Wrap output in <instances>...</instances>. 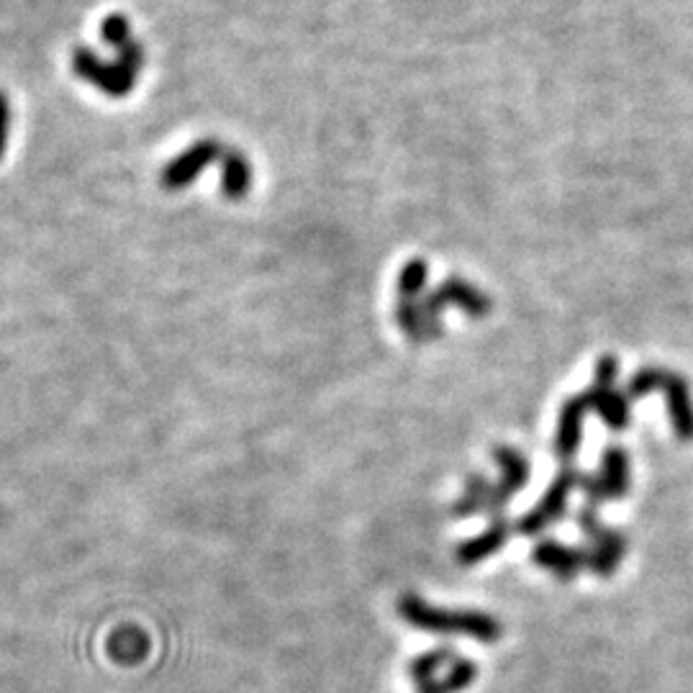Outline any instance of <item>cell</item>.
<instances>
[{"label":"cell","mask_w":693,"mask_h":693,"mask_svg":"<svg viewBox=\"0 0 693 693\" xmlns=\"http://www.w3.org/2000/svg\"><path fill=\"white\" fill-rule=\"evenodd\" d=\"M663 380H665L663 370H658V368L640 370V373H637L632 380H629L627 393H624V396L629 398V403L640 401V398L650 396L652 391H658V388H663Z\"/></svg>","instance_id":"19"},{"label":"cell","mask_w":693,"mask_h":693,"mask_svg":"<svg viewBox=\"0 0 693 693\" xmlns=\"http://www.w3.org/2000/svg\"><path fill=\"white\" fill-rule=\"evenodd\" d=\"M455 660L457 655L452 647H437V650H429L424 652V655H419V658H414V663H411L409 668V676L414 678L416 686H421V683L437 678L439 670L445 668L447 663H455Z\"/></svg>","instance_id":"16"},{"label":"cell","mask_w":693,"mask_h":693,"mask_svg":"<svg viewBox=\"0 0 693 693\" xmlns=\"http://www.w3.org/2000/svg\"><path fill=\"white\" fill-rule=\"evenodd\" d=\"M588 398L586 393L573 396L563 403L560 409V419H557V434H555V455L560 457L563 465H573V457L581 447L583 439V419L588 414Z\"/></svg>","instance_id":"9"},{"label":"cell","mask_w":693,"mask_h":693,"mask_svg":"<svg viewBox=\"0 0 693 693\" xmlns=\"http://www.w3.org/2000/svg\"><path fill=\"white\" fill-rule=\"evenodd\" d=\"M578 488H581L583 496H586V506H593V509H599L601 504H606V491H604V483H601L599 473H596V475L581 473V480H578Z\"/></svg>","instance_id":"21"},{"label":"cell","mask_w":693,"mask_h":693,"mask_svg":"<svg viewBox=\"0 0 693 693\" xmlns=\"http://www.w3.org/2000/svg\"><path fill=\"white\" fill-rule=\"evenodd\" d=\"M586 542L588 545L583 547L586 550V568L591 573L601 575V578H609V575H614L619 570L629 547L627 537L619 529L611 527H601Z\"/></svg>","instance_id":"7"},{"label":"cell","mask_w":693,"mask_h":693,"mask_svg":"<svg viewBox=\"0 0 693 693\" xmlns=\"http://www.w3.org/2000/svg\"><path fill=\"white\" fill-rule=\"evenodd\" d=\"M101 36H103V42H108V44H111V47L121 49L131 39L129 18L121 16V13H111V16H108L106 21H103Z\"/></svg>","instance_id":"20"},{"label":"cell","mask_w":693,"mask_h":693,"mask_svg":"<svg viewBox=\"0 0 693 693\" xmlns=\"http://www.w3.org/2000/svg\"><path fill=\"white\" fill-rule=\"evenodd\" d=\"M72 70L77 77H83L88 83H93L101 93L111 95V98H124L134 90L137 75L126 70L121 62H103L93 49L75 47L72 52Z\"/></svg>","instance_id":"5"},{"label":"cell","mask_w":693,"mask_h":693,"mask_svg":"<svg viewBox=\"0 0 693 693\" xmlns=\"http://www.w3.org/2000/svg\"><path fill=\"white\" fill-rule=\"evenodd\" d=\"M616 368L619 365H616L614 357H604L599 362V370H596V385L586 393V398L588 406L601 416L606 427L614 429V432H622V429L629 427V419H632V411H629L632 403L624 393L614 388Z\"/></svg>","instance_id":"4"},{"label":"cell","mask_w":693,"mask_h":693,"mask_svg":"<svg viewBox=\"0 0 693 693\" xmlns=\"http://www.w3.org/2000/svg\"><path fill=\"white\" fill-rule=\"evenodd\" d=\"M396 321L401 326L406 337L414 342H427V332H424V319L419 314V303L414 301H398Z\"/></svg>","instance_id":"18"},{"label":"cell","mask_w":693,"mask_h":693,"mask_svg":"<svg viewBox=\"0 0 693 693\" xmlns=\"http://www.w3.org/2000/svg\"><path fill=\"white\" fill-rule=\"evenodd\" d=\"M599 478L604 483L606 501H622L629 493V483H632V475H629V455L624 447L609 445L601 452V470Z\"/></svg>","instance_id":"12"},{"label":"cell","mask_w":693,"mask_h":693,"mask_svg":"<svg viewBox=\"0 0 693 693\" xmlns=\"http://www.w3.org/2000/svg\"><path fill=\"white\" fill-rule=\"evenodd\" d=\"M578 480H581V470L573 468V465H565L555 475L545 496L539 498V504L516 522V532L524 534V537H534V534H539L542 529L550 527V524H555L557 519H563L565 509H568V498L573 493V488H578Z\"/></svg>","instance_id":"2"},{"label":"cell","mask_w":693,"mask_h":693,"mask_svg":"<svg viewBox=\"0 0 693 693\" xmlns=\"http://www.w3.org/2000/svg\"><path fill=\"white\" fill-rule=\"evenodd\" d=\"M511 537V524L509 519H504V516H496V519H491V524H488L486 529L480 534H475L473 539H465V542H460L455 550V560L457 565H462V568H470V565H478L483 563L486 557L496 555L501 547L509 542Z\"/></svg>","instance_id":"10"},{"label":"cell","mask_w":693,"mask_h":693,"mask_svg":"<svg viewBox=\"0 0 693 693\" xmlns=\"http://www.w3.org/2000/svg\"><path fill=\"white\" fill-rule=\"evenodd\" d=\"M665 401H668V414L673 432L681 442H693V396L686 380L676 373H665L663 380Z\"/></svg>","instance_id":"11"},{"label":"cell","mask_w":693,"mask_h":693,"mask_svg":"<svg viewBox=\"0 0 693 693\" xmlns=\"http://www.w3.org/2000/svg\"><path fill=\"white\" fill-rule=\"evenodd\" d=\"M427 262L411 260L409 265L401 270V278H398V293H401V301H414L424 285H427Z\"/></svg>","instance_id":"17"},{"label":"cell","mask_w":693,"mask_h":693,"mask_svg":"<svg viewBox=\"0 0 693 693\" xmlns=\"http://www.w3.org/2000/svg\"><path fill=\"white\" fill-rule=\"evenodd\" d=\"M252 185V167L239 149L224 147L221 152V193L229 201H242Z\"/></svg>","instance_id":"13"},{"label":"cell","mask_w":693,"mask_h":693,"mask_svg":"<svg viewBox=\"0 0 693 693\" xmlns=\"http://www.w3.org/2000/svg\"><path fill=\"white\" fill-rule=\"evenodd\" d=\"M119 52V57H116V62H121V65L126 67L129 72H134V75H139L144 67V47L142 42H134V39H129V42L124 44L121 49H116Z\"/></svg>","instance_id":"22"},{"label":"cell","mask_w":693,"mask_h":693,"mask_svg":"<svg viewBox=\"0 0 693 693\" xmlns=\"http://www.w3.org/2000/svg\"><path fill=\"white\" fill-rule=\"evenodd\" d=\"M493 460H496L501 475H498L496 483H491L486 514L491 516V519H496V516H501V511L511 504V498L527 486L529 475H532V465H529V460L522 452L509 445L493 447Z\"/></svg>","instance_id":"3"},{"label":"cell","mask_w":693,"mask_h":693,"mask_svg":"<svg viewBox=\"0 0 693 693\" xmlns=\"http://www.w3.org/2000/svg\"><path fill=\"white\" fill-rule=\"evenodd\" d=\"M221 152H224V147H221L219 142H214V139L196 142L188 152L178 154V157L165 167V172H162V185H165L167 190H183L185 185L193 183L211 162L221 160Z\"/></svg>","instance_id":"6"},{"label":"cell","mask_w":693,"mask_h":693,"mask_svg":"<svg viewBox=\"0 0 693 693\" xmlns=\"http://www.w3.org/2000/svg\"><path fill=\"white\" fill-rule=\"evenodd\" d=\"M532 563L539 568L552 570L560 583L575 581V575L586 568V550L568 547L557 539H539L532 550Z\"/></svg>","instance_id":"8"},{"label":"cell","mask_w":693,"mask_h":693,"mask_svg":"<svg viewBox=\"0 0 693 693\" xmlns=\"http://www.w3.org/2000/svg\"><path fill=\"white\" fill-rule=\"evenodd\" d=\"M8 121H11V106H8L6 93H0V160H3V152H6Z\"/></svg>","instance_id":"23"},{"label":"cell","mask_w":693,"mask_h":693,"mask_svg":"<svg viewBox=\"0 0 693 693\" xmlns=\"http://www.w3.org/2000/svg\"><path fill=\"white\" fill-rule=\"evenodd\" d=\"M398 614L416 629L437 634H468L483 645H496L504 637V627L496 616L483 614V611H447L429 606L427 601L406 593L398 599Z\"/></svg>","instance_id":"1"},{"label":"cell","mask_w":693,"mask_h":693,"mask_svg":"<svg viewBox=\"0 0 693 693\" xmlns=\"http://www.w3.org/2000/svg\"><path fill=\"white\" fill-rule=\"evenodd\" d=\"M475 676H478V668H475L473 660L457 658L455 663H450L447 676L421 683V686H416V693H460L473 686Z\"/></svg>","instance_id":"14"},{"label":"cell","mask_w":693,"mask_h":693,"mask_svg":"<svg viewBox=\"0 0 693 693\" xmlns=\"http://www.w3.org/2000/svg\"><path fill=\"white\" fill-rule=\"evenodd\" d=\"M488 493H491V483L483 473H473L465 483V491L457 498L455 506H452V516L455 519H468V516L478 514V511H486Z\"/></svg>","instance_id":"15"}]
</instances>
